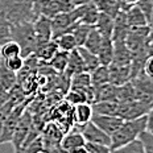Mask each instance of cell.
Wrapping results in <instances>:
<instances>
[{
  "mask_svg": "<svg viewBox=\"0 0 153 153\" xmlns=\"http://www.w3.org/2000/svg\"><path fill=\"white\" fill-rule=\"evenodd\" d=\"M41 0H1L0 12L5 15L11 24L33 23L40 17Z\"/></svg>",
  "mask_w": 153,
  "mask_h": 153,
  "instance_id": "obj_1",
  "label": "cell"
},
{
  "mask_svg": "<svg viewBox=\"0 0 153 153\" xmlns=\"http://www.w3.org/2000/svg\"><path fill=\"white\" fill-rule=\"evenodd\" d=\"M146 129V115L136 117V119L124 120L119 129L111 136V149L123 146L133 140L139 139L141 132Z\"/></svg>",
  "mask_w": 153,
  "mask_h": 153,
  "instance_id": "obj_2",
  "label": "cell"
},
{
  "mask_svg": "<svg viewBox=\"0 0 153 153\" xmlns=\"http://www.w3.org/2000/svg\"><path fill=\"white\" fill-rule=\"evenodd\" d=\"M11 38L19 44L21 57L29 58L37 49V38L34 33L33 23H20L11 25Z\"/></svg>",
  "mask_w": 153,
  "mask_h": 153,
  "instance_id": "obj_3",
  "label": "cell"
},
{
  "mask_svg": "<svg viewBox=\"0 0 153 153\" xmlns=\"http://www.w3.org/2000/svg\"><path fill=\"white\" fill-rule=\"evenodd\" d=\"M135 91V99L143 103L153 104V78L144 74V71L131 79Z\"/></svg>",
  "mask_w": 153,
  "mask_h": 153,
  "instance_id": "obj_4",
  "label": "cell"
},
{
  "mask_svg": "<svg viewBox=\"0 0 153 153\" xmlns=\"http://www.w3.org/2000/svg\"><path fill=\"white\" fill-rule=\"evenodd\" d=\"M148 37H149V27H139L131 28L126 38V45L131 53L139 52L143 49H148Z\"/></svg>",
  "mask_w": 153,
  "mask_h": 153,
  "instance_id": "obj_5",
  "label": "cell"
},
{
  "mask_svg": "<svg viewBox=\"0 0 153 153\" xmlns=\"http://www.w3.org/2000/svg\"><path fill=\"white\" fill-rule=\"evenodd\" d=\"M24 114V104L21 106L20 103H17L13 107V110L11 111V114L8 115V117L5 119L4 126H3L1 133H0V144H4V143H11L12 137H13V133L16 131L19 122L21 119V115Z\"/></svg>",
  "mask_w": 153,
  "mask_h": 153,
  "instance_id": "obj_6",
  "label": "cell"
},
{
  "mask_svg": "<svg viewBox=\"0 0 153 153\" xmlns=\"http://www.w3.org/2000/svg\"><path fill=\"white\" fill-rule=\"evenodd\" d=\"M87 143H97V144L111 145V136L103 132L99 127H97L92 122H88L82 126H74Z\"/></svg>",
  "mask_w": 153,
  "mask_h": 153,
  "instance_id": "obj_7",
  "label": "cell"
},
{
  "mask_svg": "<svg viewBox=\"0 0 153 153\" xmlns=\"http://www.w3.org/2000/svg\"><path fill=\"white\" fill-rule=\"evenodd\" d=\"M151 107H152V104L143 103V102H139L136 99L128 100V102H120L119 116L123 120L136 119V117L144 116V115L148 114Z\"/></svg>",
  "mask_w": 153,
  "mask_h": 153,
  "instance_id": "obj_8",
  "label": "cell"
},
{
  "mask_svg": "<svg viewBox=\"0 0 153 153\" xmlns=\"http://www.w3.org/2000/svg\"><path fill=\"white\" fill-rule=\"evenodd\" d=\"M73 9L74 5L70 3V0H41L40 15L53 19L56 15L70 12Z\"/></svg>",
  "mask_w": 153,
  "mask_h": 153,
  "instance_id": "obj_9",
  "label": "cell"
},
{
  "mask_svg": "<svg viewBox=\"0 0 153 153\" xmlns=\"http://www.w3.org/2000/svg\"><path fill=\"white\" fill-rule=\"evenodd\" d=\"M33 126V122H32V115L29 111H24V114L21 115V119L19 122L17 127H16V131L13 133V137H12L11 143L13 145V149H15V153L19 152V149L21 148V145L24 144L25 139H27L28 133Z\"/></svg>",
  "mask_w": 153,
  "mask_h": 153,
  "instance_id": "obj_10",
  "label": "cell"
},
{
  "mask_svg": "<svg viewBox=\"0 0 153 153\" xmlns=\"http://www.w3.org/2000/svg\"><path fill=\"white\" fill-rule=\"evenodd\" d=\"M91 122L95 124L97 127L106 132L107 135L112 136L119 127L122 126V123L124 120L122 119L120 116H114V115H102V114H92V117H91Z\"/></svg>",
  "mask_w": 153,
  "mask_h": 153,
  "instance_id": "obj_11",
  "label": "cell"
},
{
  "mask_svg": "<svg viewBox=\"0 0 153 153\" xmlns=\"http://www.w3.org/2000/svg\"><path fill=\"white\" fill-rule=\"evenodd\" d=\"M33 28H34V33H36V38H37V48L49 42L50 40H53L52 19L45 17V16H40V17L33 21Z\"/></svg>",
  "mask_w": 153,
  "mask_h": 153,
  "instance_id": "obj_12",
  "label": "cell"
},
{
  "mask_svg": "<svg viewBox=\"0 0 153 153\" xmlns=\"http://www.w3.org/2000/svg\"><path fill=\"white\" fill-rule=\"evenodd\" d=\"M110 83L114 86H122L131 81V65H108Z\"/></svg>",
  "mask_w": 153,
  "mask_h": 153,
  "instance_id": "obj_13",
  "label": "cell"
},
{
  "mask_svg": "<svg viewBox=\"0 0 153 153\" xmlns=\"http://www.w3.org/2000/svg\"><path fill=\"white\" fill-rule=\"evenodd\" d=\"M129 25L127 21L126 12L120 11L114 19V30H112V42H126L127 34L129 32Z\"/></svg>",
  "mask_w": 153,
  "mask_h": 153,
  "instance_id": "obj_14",
  "label": "cell"
},
{
  "mask_svg": "<svg viewBox=\"0 0 153 153\" xmlns=\"http://www.w3.org/2000/svg\"><path fill=\"white\" fill-rule=\"evenodd\" d=\"M73 24H75V23L73 21V19H71V16H70L69 12L58 13V15L54 16L52 19V37H53V40L57 38L58 36H61L62 33H66Z\"/></svg>",
  "mask_w": 153,
  "mask_h": 153,
  "instance_id": "obj_15",
  "label": "cell"
},
{
  "mask_svg": "<svg viewBox=\"0 0 153 153\" xmlns=\"http://www.w3.org/2000/svg\"><path fill=\"white\" fill-rule=\"evenodd\" d=\"M85 71V63L82 61V57L78 52V48L69 53V61H68V66H66L63 75L68 79H71L74 75L79 74V73Z\"/></svg>",
  "mask_w": 153,
  "mask_h": 153,
  "instance_id": "obj_16",
  "label": "cell"
},
{
  "mask_svg": "<svg viewBox=\"0 0 153 153\" xmlns=\"http://www.w3.org/2000/svg\"><path fill=\"white\" fill-rule=\"evenodd\" d=\"M86 144V140L82 136V133L79 132L75 127H73L71 131H68V132L63 135L61 145L66 149L68 152L73 151L75 148H79V146H83Z\"/></svg>",
  "mask_w": 153,
  "mask_h": 153,
  "instance_id": "obj_17",
  "label": "cell"
},
{
  "mask_svg": "<svg viewBox=\"0 0 153 153\" xmlns=\"http://www.w3.org/2000/svg\"><path fill=\"white\" fill-rule=\"evenodd\" d=\"M74 126H82V124H86L88 122H91V117H92V104L87 103H81V104H76L74 106Z\"/></svg>",
  "mask_w": 153,
  "mask_h": 153,
  "instance_id": "obj_18",
  "label": "cell"
},
{
  "mask_svg": "<svg viewBox=\"0 0 153 153\" xmlns=\"http://www.w3.org/2000/svg\"><path fill=\"white\" fill-rule=\"evenodd\" d=\"M119 108H120V102L117 100H100L92 103V111L95 114L119 116Z\"/></svg>",
  "mask_w": 153,
  "mask_h": 153,
  "instance_id": "obj_19",
  "label": "cell"
},
{
  "mask_svg": "<svg viewBox=\"0 0 153 153\" xmlns=\"http://www.w3.org/2000/svg\"><path fill=\"white\" fill-rule=\"evenodd\" d=\"M98 58H99L100 65L108 66L111 62H112L114 58V42L112 38L110 37H103V41H102V45L99 48L97 53Z\"/></svg>",
  "mask_w": 153,
  "mask_h": 153,
  "instance_id": "obj_20",
  "label": "cell"
},
{
  "mask_svg": "<svg viewBox=\"0 0 153 153\" xmlns=\"http://www.w3.org/2000/svg\"><path fill=\"white\" fill-rule=\"evenodd\" d=\"M58 50L59 49H58V45H57L56 40H50L49 42H46V44H44V45L38 46L33 56L37 57L38 59H41L44 63H46V62H49L50 59L53 58V56L58 52Z\"/></svg>",
  "mask_w": 153,
  "mask_h": 153,
  "instance_id": "obj_21",
  "label": "cell"
},
{
  "mask_svg": "<svg viewBox=\"0 0 153 153\" xmlns=\"http://www.w3.org/2000/svg\"><path fill=\"white\" fill-rule=\"evenodd\" d=\"M127 16V21H128L129 28H139V27H145L148 25V21H146L145 15L141 12L137 5H133L131 7L128 11L126 12Z\"/></svg>",
  "mask_w": 153,
  "mask_h": 153,
  "instance_id": "obj_22",
  "label": "cell"
},
{
  "mask_svg": "<svg viewBox=\"0 0 153 153\" xmlns=\"http://www.w3.org/2000/svg\"><path fill=\"white\" fill-rule=\"evenodd\" d=\"M94 28L97 29L103 37H112V30H114V19L111 16L106 13L99 12V17L97 20V24L94 25Z\"/></svg>",
  "mask_w": 153,
  "mask_h": 153,
  "instance_id": "obj_23",
  "label": "cell"
},
{
  "mask_svg": "<svg viewBox=\"0 0 153 153\" xmlns=\"http://www.w3.org/2000/svg\"><path fill=\"white\" fill-rule=\"evenodd\" d=\"M91 28H92L91 25H87V24H83V23H79V21H76L75 24H73L71 27L69 28L68 32L74 36L75 41H76V45L82 46L85 44V41H86V38H87L88 33H90Z\"/></svg>",
  "mask_w": 153,
  "mask_h": 153,
  "instance_id": "obj_24",
  "label": "cell"
},
{
  "mask_svg": "<svg viewBox=\"0 0 153 153\" xmlns=\"http://www.w3.org/2000/svg\"><path fill=\"white\" fill-rule=\"evenodd\" d=\"M98 11L102 13H106L115 19L122 9H120V3L117 0H94Z\"/></svg>",
  "mask_w": 153,
  "mask_h": 153,
  "instance_id": "obj_25",
  "label": "cell"
},
{
  "mask_svg": "<svg viewBox=\"0 0 153 153\" xmlns=\"http://www.w3.org/2000/svg\"><path fill=\"white\" fill-rule=\"evenodd\" d=\"M17 81V73L11 71L0 59V86L11 91Z\"/></svg>",
  "mask_w": 153,
  "mask_h": 153,
  "instance_id": "obj_26",
  "label": "cell"
},
{
  "mask_svg": "<svg viewBox=\"0 0 153 153\" xmlns=\"http://www.w3.org/2000/svg\"><path fill=\"white\" fill-rule=\"evenodd\" d=\"M91 75V83L94 88L102 87V86L110 83V74H108V66L100 65L92 73H90Z\"/></svg>",
  "mask_w": 153,
  "mask_h": 153,
  "instance_id": "obj_27",
  "label": "cell"
},
{
  "mask_svg": "<svg viewBox=\"0 0 153 153\" xmlns=\"http://www.w3.org/2000/svg\"><path fill=\"white\" fill-rule=\"evenodd\" d=\"M78 52L82 57V61L85 63V71L86 73H92L98 66H100L99 58L97 54L88 52L87 49H85L83 46H78Z\"/></svg>",
  "mask_w": 153,
  "mask_h": 153,
  "instance_id": "obj_28",
  "label": "cell"
},
{
  "mask_svg": "<svg viewBox=\"0 0 153 153\" xmlns=\"http://www.w3.org/2000/svg\"><path fill=\"white\" fill-rule=\"evenodd\" d=\"M69 53L70 52H63V50H58L56 54L53 56V58L49 62H46L48 66H50L52 69H54L57 73H61L63 74L66 66H68L69 61Z\"/></svg>",
  "mask_w": 153,
  "mask_h": 153,
  "instance_id": "obj_29",
  "label": "cell"
},
{
  "mask_svg": "<svg viewBox=\"0 0 153 153\" xmlns=\"http://www.w3.org/2000/svg\"><path fill=\"white\" fill-rule=\"evenodd\" d=\"M102 41H103V36H102L99 32L92 27L90 33H88V36H87V38H86L85 44L82 46H83L85 49H87L88 52L97 54L98 50H99V48H100V45H102Z\"/></svg>",
  "mask_w": 153,
  "mask_h": 153,
  "instance_id": "obj_30",
  "label": "cell"
},
{
  "mask_svg": "<svg viewBox=\"0 0 153 153\" xmlns=\"http://www.w3.org/2000/svg\"><path fill=\"white\" fill-rule=\"evenodd\" d=\"M54 40H56L57 45H58V49L63 50V52H71V50L78 48L74 36L71 33H69V32L62 33L61 36H58L57 38H54Z\"/></svg>",
  "mask_w": 153,
  "mask_h": 153,
  "instance_id": "obj_31",
  "label": "cell"
},
{
  "mask_svg": "<svg viewBox=\"0 0 153 153\" xmlns=\"http://www.w3.org/2000/svg\"><path fill=\"white\" fill-rule=\"evenodd\" d=\"M17 56H21V49L16 41L9 40L0 46V58L7 59L11 58V57H17Z\"/></svg>",
  "mask_w": 153,
  "mask_h": 153,
  "instance_id": "obj_32",
  "label": "cell"
},
{
  "mask_svg": "<svg viewBox=\"0 0 153 153\" xmlns=\"http://www.w3.org/2000/svg\"><path fill=\"white\" fill-rule=\"evenodd\" d=\"M111 153H145V152L140 139H136L123 146H119L116 149H111Z\"/></svg>",
  "mask_w": 153,
  "mask_h": 153,
  "instance_id": "obj_33",
  "label": "cell"
},
{
  "mask_svg": "<svg viewBox=\"0 0 153 153\" xmlns=\"http://www.w3.org/2000/svg\"><path fill=\"white\" fill-rule=\"evenodd\" d=\"M11 23L3 12H0V46L5 44L11 38Z\"/></svg>",
  "mask_w": 153,
  "mask_h": 153,
  "instance_id": "obj_34",
  "label": "cell"
},
{
  "mask_svg": "<svg viewBox=\"0 0 153 153\" xmlns=\"http://www.w3.org/2000/svg\"><path fill=\"white\" fill-rule=\"evenodd\" d=\"M19 103V100H16L12 98V94H11V99H9L5 104H3L0 107V133H1V129H3V126H4V122L5 119L8 117V115L11 114V111L13 110V107Z\"/></svg>",
  "mask_w": 153,
  "mask_h": 153,
  "instance_id": "obj_35",
  "label": "cell"
},
{
  "mask_svg": "<svg viewBox=\"0 0 153 153\" xmlns=\"http://www.w3.org/2000/svg\"><path fill=\"white\" fill-rule=\"evenodd\" d=\"M0 59H1L3 63H4V65L13 73H19L21 69L24 68V58L21 56L11 57V58H7V59H3V58H0Z\"/></svg>",
  "mask_w": 153,
  "mask_h": 153,
  "instance_id": "obj_36",
  "label": "cell"
},
{
  "mask_svg": "<svg viewBox=\"0 0 153 153\" xmlns=\"http://www.w3.org/2000/svg\"><path fill=\"white\" fill-rule=\"evenodd\" d=\"M66 102L70 103L71 106H76V104H81V103L87 102V99H86L85 94H82L81 91L70 90L68 94H66Z\"/></svg>",
  "mask_w": 153,
  "mask_h": 153,
  "instance_id": "obj_37",
  "label": "cell"
},
{
  "mask_svg": "<svg viewBox=\"0 0 153 153\" xmlns=\"http://www.w3.org/2000/svg\"><path fill=\"white\" fill-rule=\"evenodd\" d=\"M139 139L143 144L144 152L153 153V133L148 132V131H144V132H141V135L139 136Z\"/></svg>",
  "mask_w": 153,
  "mask_h": 153,
  "instance_id": "obj_38",
  "label": "cell"
},
{
  "mask_svg": "<svg viewBox=\"0 0 153 153\" xmlns=\"http://www.w3.org/2000/svg\"><path fill=\"white\" fill-rule=\"evenodd\" d=\"M85 148L88 153H111V146L104 144H97V143H87L86 141Z\"/></svg>",
  "mask_w": 153,
  "mask_h": 153,
  "instance_id": "obj_39",
  "label": "cell"
},
{
  "mask_svg": "<svg viewBox=\"0 0 153 153\" xmlns=\"http://www.w3.org/2000/svg\"><path fill=\"white\" fill-rule=\"evenodd\" d=\"M143 71H144V74L153 78V54L152 56H148V58H146V61L144 63V69H143Z\"/></svg>",
  "mask_w": 153,
  "mask_h": 153,
  "instance_id": "obj_40",
  "label": "cell"
},
{
  "mask_svg": "<svg viewBox=\"0 0 153 153\" xmlns=\"http://www.w3.org/2000/svg\"><path fill=\"white\" fill-rule=\"evenodd\" d=\"M145 131L153 133V104H152V107L149 108L148 114H146V129Z\"/></svg>",
  "mask_w": 153,
  "mask_h": 153,
  "instance_id": "obj_41",
  "label": "cell"
},
{
  "mask_svg": "<svg viewBox=\"0 0 153 153\" xmlns=\"http://www.w3.org/2000/svg\"><path fill=\"white\" fill-rule=\"evenodd\" d=\"M139 0H120V9L122 12H127L131 7L137 4Z\"/></svg>",
  "mask_w": 153,
  "mask_h": 153,
  "instance_id": "obj_42",
  "label": "cell"
},
{
  "mask_svg": "<svg viewBox=\"0 0 153 153\" xmlns=\"http://www.w3.org/2000/svg\"><path fill=\"white\" fill-rule=\"evenodd\" d=\"M90 1H92V0H70V3L74 5V8L79 7V5H85V4H87V3H90Z\"/></svg>",
  "mask_w": 153,
  "mask_h": 153,
  "instance_id": "obj_43",
  "label": "cell"
},
{
  "mask_svg": "<svg viewBox=\"0 0 153 153\" xmlns=\"http://www.w3.org/2000/svg\"><path fill=\"white\" fill-rule=\"evenodd\" d=\"M148 27H149V37H148V41H149L151 38H153V12H152L151 19H149V21H148Z\"/></svg>",
  "mask_w": 153,
  "mask_h": 153,
  "instance_id": "obj_44",
  "label": "cell"
},
{
  "mask_svg": "<svg viewBox=\"0 0 153 153\" xmlns=\"http://www.w3.org/2000/svg\"><path fill=\"white\" fill-rule=\"evenodd\" d=\"M69 153H88V152H87V149H86L85 145H83V146H79V148L73 149V151H70Z\"/></svg>",
  "mask_w": 153,
  "mask_h": 153,
  "instance_id": "obj_45",
  "label": "cell"
},
{
  "mask_svg": "<svg viewBox=\"0 0 153 153\" xmlns=\"http://www.w3.org/2000/svg\"><path fill=\"white\" fill-rule=\"evenodd\" d=\"M148 56H152L153 54V38H151V40L148 41Z\"/></svg>",
  "mask_w": 153,
  "mask_h": 153,
  "instance_id": "obj_46",
  "label": "cell"
},
{
  "mask_svg": "<svg viewBox=\"0 0 153 153\" xmlns=\"http://www.w3.org/2000/svg\"><path fill=\"white\" fill-rule=\"evenodd\" d=\"M37 153H46L45 151H40V152H37Z\"/></svg>",
  "mask_w": 153,
  "mask_h": 153,
  "instance_id": "obj_47",
  "label": "cell"
},
{
  "mask_svg": "<svg viewBox=\"0 0 153 153\" xmlns=\"http://www.w3.org/2000/svg\"><path fill=\"white\" fill-rule=\"evenodd\" d=\"M117 1H119V3H120V0H117Z\"/></svg>",
  "mask_w": 153,
  "mask_h": 153,
  "instance_id": "obj_48",
  "label": "cell"
},
{
  "mask_svg": "<svg viewBox=\"0 0 153 153\" xmlns=\"http://www.w3.org/2000/svg\"><path fill=\"white\" fill-rule=\"evenodd\" d=\"M0 1H1V0H0Z\"/></svg>",
  "mask_w": 153,
  "mask_h": 153,
  "instance_id": "obj_49",
  "label": "cell"
}]
</instances>
